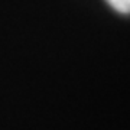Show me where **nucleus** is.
I'll return each instance as SVG.
<instances>
[{"label":"nucleus","instance_id":"1","mask_svg":"<svg viewBox=\"0 0 130 130\" xmlns=\"http://www.w3.org/2000/svg\"><path fill=\"white\" fill-rule=\"evenodd\" d=\"M107 3L119 13H130V0H107Z\"/></svg>","mask_w":130,"mask_h":130}]
</instances>
